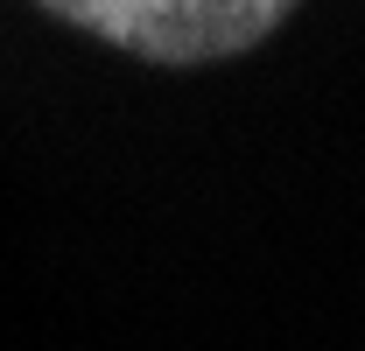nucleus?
Instances as JSON below:
<instances>
[{
	"mask_svg": "<svg viewBox=\"0 0 365 351\" xmlns=\"http://www.w3.org/2000/svg\"><path fill=\"white\" fill-rule=\"evenodd\" d=\"M56 21L127 43L155 63H211L239 56L288 14L281 0H56Z\"/></svg>",
	"mask_w": 365,
	"mask_h": 351,
	"instance_id": "f257e3e1",
	"label": "nucleus"
}]
</instances>
